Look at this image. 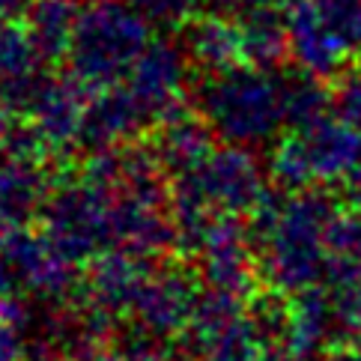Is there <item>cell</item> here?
Instances as JSON below:
<instances>
[{
	"instance_id": "cell-19",
	"label": "cell",
	"mask_w": 361,
	"mask_h": 361,
	"mask_svg": "<svg viewBox=\"0 0 361 361\" xmlns=\"http://www.w3.org/2000/svg\"><path fill=\"white\" fill-rule=\"evenodd\" d=\"M27 6V0H0V30L9 27V24H16V18L24 12Z\"/></svg>"
},
{
	"instance_id": "cell-12",
	"label": "cell",
	"mask_w": 361,
	"mask_h": 361,
	"mask_svg": "<svg viewBox=\"0 0 361 361\" xmlns=\"http://www.w3.org/2000/svg\"><path fill=\"white\" fill-rule=\"evenodd\" d=\"M317 6L350 57H361V0H317Z\"/></svg>"
},
{
	"instance_id": "cell-13",
	"label": "cell",
	"mask_w": 361,
	"mask_h": 361,
	"mask_svg": "<svg viewBox=\"0 0 361 361\" xmlns=\"http://www.w3.org/2000/svg\"><path fill=\"white\" fill-rule=\"evenodd\" d=\"M334 281H338V317L353 334H361V266L341 260Z\"/></svg>"
},
{
	"instance_id": "cell-8",
	"label": "cell",
	"mask_w": 361,
	"mask_h": 361,
	"mask_svg": "<svg viewBox=\"0 0 361 361\" xmlns=\"http://www.w3.org/2000/svg\"><path fill=\"white\" fill-rule=\"evenodd\" d=\"M188 57L206 72H227L245 63V39L236 16L215 12L188 24Z\"/></svg>"
},
{
	"instance_id": "cell-10",
	"label": "cell",
	"mask_w": 361,
	"mask_h": 361,
	"mask_svg": "<svg viewBox=\"0 0 361 361\" xmlns=\"http://www.w3.org/2000/svg\"><path fill=\"white\" fill-rule=\"evenodd\" d=\"M239 24H242L245 63L248 66L275 72L290 57V33H287V18H283V6L239 16Z\"/></svg>"
},
{
	"instance_id": "cell-17",
	"label": "cell",
	"mask_w": 361,
	"mask_h": 361,
	"mask_svg": "<svg viewBox=\"0 0 361 361\" xmlns=\"http://www.w3.org/2000/svg\"><path fill=\"white\" fill-rule=\"evenodd\" d=\"M221 12L227 16H248V12H257V9H272V6H281L283 0H215Z\"/></svg>"
},
{
	"instance_id": "cell-1",
	"label": "cell",
	"mask_w": 361,
	"mask_h": 361,
	"mask_svg": "<svg viewBox=\"0 0 361 361\" xmlns=\"http://www.w3.org/2000/svg\"><path fill=\"white\" fill-rule=\"evenodd\" d=\"M149 45L152 21L140 6L126 0H90L81 9L69 66L96 96L123 84Z\"/></svg>"
},
{
	"instance_id": "cell-6",
	"label": "cell",
	"mask_w": 361,
	"mask_h": 361,
	"mask_svg": "<svg viewBox=\"0 0 361 361\" xmlns=\"http://www.w3.org/2000/svg\"><path fill=\"white\" fill-rule=\"evenodd\" d=\"M42 54L33 45L27 27L9 24L0 30V114L12 117L30 108L36 87L42 84Z\"/></svg>"
},
{
	"instance_id": "cell-2",
	"label": "cell",
	"mask_w": 361,
	"mask_h": 361,
	"mask_svg": "<svg viewBox=\"0 0 361 361\" xmlns=\"http://www.w3.org/2000/svg\"><path fill=\"white\" fill-rule=\"evenodd\" d=\"M197 99L206 120L233 140H266L278 132L281 123H287L283 78L248 63L212 72L200 84Z\"/></svg>"
},
{
	"instance_id": "cell-18",
	"label": "cell",
	"mask_w": 361,
	"mask_h": 361,
	"mask_svg": "<svg viewBox=\"0 0 361 361\" xmlns=\"http://www.w3.org/2000/svg\"><path fill=\"white\" fill-rule=\"evenodd\" d=\"M343 195L355 206V209H361V161L343 176Z\"/></svg>"
},
{
	"instance_id": "cell-3",
	"label": "cell",
	"mask_w": 361,
	"mask_h": 361,
	"mask_svg": "<svg viewBox=\"0 0 361 361\" xmlns=\"http://www.w3.org/2000/svg\"><path fill=\"white\" fill-rule=\"evenodd\" d=\"M185 78H188V57L183 51L173 42H152L120 87L135 102L144 123H149L179 114L185 99Z\"/></svg>"
},
{
	"instance_id": "cell-5",
	"label": "cell",
	"mask_w": 361,
	"mask_h": 361,
	"mask_svg": "<svg viewBox=\"0 0 361 361\" xmlns=\"http://www.w3.org/2000/svg\"><path fill=\"white\" fill-rule=\"evenodd\" d=\"M293 135L299 137L314 179L346 176L361 161V128L334 114L305 128H295Z\"/></svg>"
},
{
	"instance_id": "cell-11",
	"label": "cell",
	"mask_w": 361,
	"mask_h": 361,
	"mask_svg": "<svg viewBox=\"0 0 361 361\" xmlns=\"http://www.w3.org/2000/svg\"><path fill=\"white\" fill-rule=\"evenodd\" d=\"M283 114L287 123L305 128L331 114V87L311 72L283 78Z\"/></svg>"
},
{
	"instance_id": "cell-4",
	"label": "cell",
	"mask_w": 361,
	"mask_h": 361,
	"mask_svg": "<svg viewBox=\"0 0 361 361\" xmlns=\"http://www.w3.org/2000/svg\"><path fill=\"white\" fill-rule=\"evenodd\" d=\"M283 18H287L290 33V57L302 72H311L322 81H334L353 63L350 51L322 21L317 0H287Z\"/></svg>"
},
{
	"instance_id": "cell-9",
	"label": "cell",
	"mask_w": 361,
	"mask_h": 361,
	"mask_svg": "<svg viewBox=\"0 0 361 361\" xmlns=\"http://www.w3.org/2000/svg\"><path fill=\"white\" fill-rule=\"evenodd\" d=\"M78 18V0H27V6H24V27H27L30 39L39 48L45 63L69 57Z\"/></svg>"
},
{
	"instance_id": "cell-20",
	"label": "cell",
	"mask_w": 361,
	"mask_h": 361,
	"mask_svg": "<svg viewBox=\"0 0 361 361\" xmlns=\"http://www.w3.org/2000/svg\"><path fill=\"white\" fill-rule=\"evenodd\" d=\"M334 361H361V355H341V358H334Z\"/></svg>"
},
{
	"instance_id": "cell-7",
	"label": "cell",
	"mask_w": 361,
	"mask_h": 361,
	"mask_svg": "<svg viewBox=\"0 0 361 361\" xmlns=\"http://www.w3.org/2000/svg\"><path fill=\"white\" fill-rule=\"evenodd\" d=\"M87 99H93V93L69 72L63 78H42L27 111L48 140H72L87 126Z\"/></svg>"
},
{
	"instance_id": "cell-14",
	"label": "cell",
	"mask_w": 361,
	"mask_h": 361,
	"mask_svg": "<svg viewBox=\"0 0 361 361\" xmlns=\"http://www.w3.org/2000/svg\"><path fill=\"white\" fill-rule=\"evenodd\" d=\"M331 114L361 128V63H350L331 81Z\"/></svg>"
},
{
	"instance_id": "cell-15",
	"label": "cell",
	"mask_w": 361,
	"mask_h": 361,
	"mask_svg": "<svg viewBox=\"0 0 361 361\" xmlns=\"http://www.w3.org/2000/svg\"><path fill=\"white\" fill-rule=\"evenodd\" d=\"M329 242L341 254V260L361 266V209H353L329 224Z\"/></svg>"
},
{
	"instance_id": "cell-16",
	"label": "cell",
	"mask_w": 361,
	"mask_h": 361,
	"mask_svg": "<svg viewBox=\"0 0 361 361\" xmlns=\"http://www.w3.org/2000/svg\"><path fill=\"white\" fill-rule=\"evenodd\" d=\"M137 6L147 12L149 21L183 27V24H191L200 16L203 0H140Z\"/></svg>"
}]
</instances>
